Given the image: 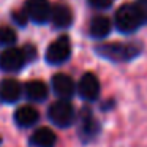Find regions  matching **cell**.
<instances>
[{
	"label": "cell",
	"instance_id": "d6986e66",
	"mask_svg": "<svg viewBox=\"0 0 147 147\" xmlns=\"http://www.w3.org/2000/svg\"><path fill=\"white\" fill-rule=\"evenodd\" d=\"M27 13L26 11H16V13L13 14V19L16 21V22H19V26H26L27 22Z\"/></svg>",
	"mask_w": 147,
	"mask_h": 147
},
{
	"label": "cell",
	"instance_id": "8992f818",
	"mask_svg": "<svg viewBox=\"0 0 147 147\" xmlns=\"http://www.w3.org/2000/svg\"><path fill=\"white\" fill-rule=\"evenodd\" d=\"M26 60H27L26 51L18 48H10L0 54V70L13 73V71L21 70L26 63Z\"/></svg>",
	"mask_w": 147,
	"mask_h": 147
},
{
	"label": "cell",
	"instance_id": "6da1fadb",
	"mask_svg": "<svg viewBox=\"0 0 147 147\" xmlns=\"http://www.w3.org/2000/svg\"><path fill=\"white\" fill-rule=\"evenodd\" d=\"M96 52L101 57L109 59L112 62H127L134 59L141 52L139 46L136 45H123V43H106L96 46Z\"/></svg>",
	"mask_w": 147,
	"mask_h": 147
},
{
	"label": "cell",
	"instance_id": "ba28073f",
	"mask_svg": "<svg viewBox=\"0 0 147 147\" xmlns=\"http://www.w3.org/2000/svg\"><path fill=\"white\" fill-rule=\"evenodd\" d=\"M52 89L60 98L68 100L74 93V82L68 74L59 73L52 76Z\"/></svg>",
	"mask_w": 147,
	"mask_h": 147
},
{
	"label": "cell",
	"instance_id": "52a82bcc",
	"mask_svg": "<svg viewBox=\"0 0 147 147\" xmlns=\"http://www.w3.org/2000/svg\"><path fill=\"white\" fill-rule=\"evenodd\" d=\"M79 95L87 101H93L100 95V81L93 73H86L79 81Z\"/></svg>",
	"mask_w": 147,
	"mask_h": 147
},
{
	"label": "cell",
	"instance_id": "30bf717a",
	"mask_svg": "<svg viewBox=\"0 0 147 147\" xmlns=\"http://www.w3.org/2000/svg\"><path fill=\"white\" fill-rule=\"evenodd\" d=\"M55 142H57L55 133L46 127L35 130V133L30 136V144L33 147H55Z\"/></svg>",
	"mask_w": 147,
	"mask_h": 147
},
{
	"label": "cell",
	"instance_id": "ac0fdd59",
	"mask_svg": "<svg viewBox=\"0 0 147 147\" xmlns=\"http://www.w3.org/2000/svg\"><path fill=\"white\" fill-rule=\"evenodd\" d=\"M89 3L96 10H106V8L111 7L112 0H89Z\"/></svg>",
	"mask_w": 147,
	"mask_h": 147
},
{
	"label": "cell",
	"instance_id": "e0dca14e",
	"mask_svg": "<svg viewBox=\"0 0 147 147\" xmlns=\"http://www.w3.org/2000/svg\"><path fill=\"white\" fill-rule=\"evenodd\" d=\"M134 7H136L142 22L147 24V0H136V2H134Z\"/></svg>",
	"mask_w": 147,
	"mask_h": 147
},
{
	"label": "cell",
	"instance_id": "3957f363",
	"mask_svg": "<svg viewBox=\"0 0 147 147\" xmlns=\"http://www.w3.org/2000/svg\"><path fill=\"white\" fill-rule=\"evenodd\" d=\"M48 115H49V120H51L55 127H60V128L71 127V123H73V120H74L73 105H71L68 100L62 98V100H59V101L52 103V105L49 106Z\"/></svg>",
	"mask_w": 147,
	"mask_h": 147
},
{
	"label": "cell",
	"instance_id": "9c48e42d",
	"mask_svg": "<svg viewBox=\"0 0 147 147\" xmlns=\"http://www.w3.org/2000/svg\"><path fill=\"white\" fill-rule=\"evenodd\" d=\"M21 84L16 79H3L0 82V101L14 103L21 96Z\"/></svg>",
	"mask_w": 147,
	"mask_h": 147
},
{
	"label": "cell",
	"instance_id": "7a4b0ae2",
	"mask_svg": "<svg viewBox=\"0 0 147 147\" xmlns=\"http://www.w3.org/2000/svg\"><path fill=\"white\" fill-rule=\"evenodd\" d=\"M142 19H141L139 13H138L134 3H125L115 13V26L122 33H131L134 30L139 29L142 26Z\"/></svg>",
	"mask_w": 147,
	"mask_h": 147
},
{
	"label": "cell",
	"instance_id": "5bb4252c",
	"mask_svg": "<svg viewBox=\"0 0 147 147\" xmlns=\"http://www.w3.org/2000/svg\"><path fill=\"white\" fill-rule=\"evenodd\" d=\"M111 32V21L106 16H96L90 22V35L93 38H105Z\"/></svg>",
	"mask_w": 147,
	"mask_h": 147
},
{
	"label": "cell",
	"instance_id": "277c9868",
	"mask_svg": "<svg viewBox=\"0 0 147 147\" xmlns=\"http://www.w3.org/2000/svg\"><path fill=\"white\" fill-rule=\"evenodd\" d=\"M70 55H71V41L68 36L62 35L49 45L48 51H46V62L51 65H62L63 62H67L70 59Z\"/></svg>",
	"mask_w": 147,
	"mask_h": 147
},
{
	"label": "cell",
	"instance_id": "9a60e30c",
	"mask_svg": "<svg viewBox=\"0 0 147 147\" xmlns=\"http://www.w3.org/2000/svg\"><path fill=\"white\" fill-rule=\"evenodd\" d=\"M100 131V125L92 115L86 114L81 122V130H79V134L84 141H90L96 136V133Z\"/></svg>",
	"mask_w": 147,
	"mask_h": 147
},
{
	"label": "cell",
	"instance_id": "2e32d148",
	"mask_svg": "<svg viewBox=\"0 0 147 147\" xmlns=\"http://www.w3.org/2000/svg\"><path fill=\"white\" fill-rule=\"evenodd\" d=\"M16 41V33L11 27H0V45H13Z\"/></svg>",
	"mask_w": 147,
	"mask_h": 147
},
{
	"label": "cell",
	"instance_id": "4fadbf2b",
	"mask_svg": "<svg viewBox=\"0 0 147 147\" xmlns=\"http://www.w3.org/2000/svg\"><path fill=\"white\" fill-rule=\"evenodd\" d=\"M24 92H26V96L30 101H43L48 96V87L41 81H30V82L26 84Z\"/></svg>",
	"mask_w": 147,
	"mask_h": 147
},
{
	"label": "cell",
	"instance_id": "7c38bea8",
	"mask_svg": "<svg viewBox=\"0 0 147 147\" xmlns=\"http://www.w3.org/2000/svg\"><path fill=\"white\" fill-rule=\"evenodd\" d=\"M51 19L54 22L55 27L59 29H65V27H70L71 22H73V13L71 10L63 3H59L52 8V14H51Z\"/></svg>",
	"mask_w": 147,
	"mask_h": 147
},
{
	"label": "cell",
	"instance_id": "8fae6325",
	"mask_svg": "<svg viewBox=\"0 0 147 147\" xmlns=\"http://www.w3.org/2000/svg\"><path fill=\"white\" fill-rule=\"evenodd\" d=\"M38 117H40L38 111L35 108H32V106H21L14 112V122L22 128L35 125L38 122Z\"/></svg>",
	"mask_w": 147,
	"mask_h": 147
},
{
	"label": "cell",
	"instance_id": "ffe728a7",
	"mask_svg": "<svg viewBox=\"0 0 147 147\" xmlns=\"http://www.w3.org/2000/svg\"><path fill=\"white\" fill-rule=\"evenodd\" d=\"M0 144H2V139H0Z\"/></svg>",
	"mask_w": 147,
	"mask_h": 147
},
{
	"label": "cell",
	"instance_id": "5b68a950",
	"mask_svg": "<svg viewBox=\"0 0 147 147\" xmlns=\"http://www.w3.org/2000/svg\"><path fill=\"white\" fill-rule=\"evenodd\" d=\"M24 11L27 13L29 19L36 24L48 22L52 14V7L48 0H26Z\"/></svg>",
	"mask_w": 147,
	"mask_h": 147
}]
</instances>
